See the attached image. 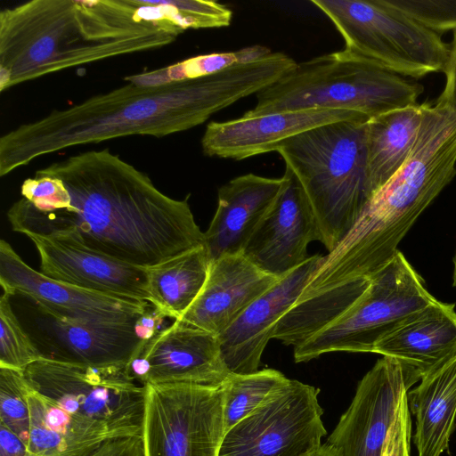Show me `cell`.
<instances>
[{"mask_svg":"<svg viewBox=\"0 0 456 456\" xmlns=\"http://www.w3.org/2000/svg\"><path fill=\"white\" fill-rule=\"evenodd\" d=\"M35 175L56 178V191L38 205L14 202L7 212L14 232L67 237L145 268L204 245L187 200L164 194L109 149L69 156Z\"/></svg>","mask_w":456,"mask_h":456,"instance_id":"obj_1","label":"cell"},{"mask_svg":"<svg viewBox=\"0 0 456 456\" xmlns=\"http://www.w3.org/2000/svg\"><path fill=\"white\" fill-rule=\"evenodd\" d=\"M288 71L277 53L221 72L159 86L133 83L53 110L0 138V176L37 158L118 137H164L189 130L216 112L257 94Z\"/></svg>","mask_w":456,"mask_h":456,"instance_id":"obj_2","label":"cell"},{"mask_svg":"<svg viewBox=\"0 0 456 456\" xmlns=\"http://www.w3.org/2000/svg\"><path fill=\"white\" fill-rule=\"evenodd\" d=\"M184 30L133 0H31L0 12V92L106 59L172 44Z\"/></svg>","mask_w":456,"mask_h":456,"instance_id":"obj_3","label":"cell"},{"mask_svg":"<svg viewBox=\"0 0 456 456\" xmlns=\"http://www.w3.org/2000/svg\"><path fill=\"white\" fill-rule=\"evenodd\" d=\"M367 121L323 125L276 150L302 187L329 252L353 228L372 196L367 177Z\"/></svg>","mask_w":456,"mask_h":456,"instance_id":"obj_4","label":"cell"},{"mask_svg":"<svg viewBox=\"0 0 456 456\" xmlns=\"http://www.w3.org/2000/svg\"><path fill=\"white\" fill-rule=\"evenodd\" d=\"M421 84L344 50L314 57L296 67L256 94L243 115L335 109L369 119L417 104Z\"/></svg>","mask_w":456,"mask_h":456,"instance_id":"obj_5","label":"cell"},{"mask_svg":"<svg viewBox=\"0 0 456 456\" xmlns=\"http://www.w3.org/2000/svg\"><path fill=\"white\" fill-rule=\"evenodd\" d=\"M29 385L102 440L141 436L146 386L127 366L38 360L23 371Z\"/></svg>","mask_w":456,"mask_h":456,"instance_id":"obj_6","label":"cell"},{"mask_svg":"<svg viewBox=\"0 0 456 456\" xmlns=\"http://www.w3.org/2000/svg\"><path fill=\"white\" fill-rule=\"evenodd\" d=\"M333 23L345 52L403 77L444 72L450 44L386 0H312Z\"/></svg>","mask_w":456,"mask_h":456,"instance_id":"obj_7","label":"cell"},{"mask_svg":"<svg viewBox=\"0 0 456 456\" xmlns=\"http://www.w3.org/2000/svg\"><path fill=\"white\" fill-rule=\"evenodd\" d=\"M436 299L398 249L355 304L294 347V360L306 362L331 352L373 353L379 340Z\"/></svg>","mask_w":456,"mask_h":456,"instance_id":"obj_8","label":"cell"},{"mask_svg":"<svg viewBox=\"0 0 456 456\" xmlns=\"http://www.w3.org/2000/svg\"><path fill=\"white\" fill-rule=\"evenodd\" d=\"M225 435L220 386H146L144 456H219Z\"/></svg>","mask_w":456,"mask_h":456,"instance_id":"obj_9","label":"cell"},{"mask_svg":"<svg viewBox=\"0 0 456 456\" xmlns=\"http://www.w3.org/2000/svg\"><path fill=\"white\" fill-rule=\"evenodd\" d=\"M319 393L288 379L225 432L219 456H303L319 447L327 435Z\"/></svg>","mask_w":456,"mask_h":456,"instance_id":"obj_10","label":"cell"},{"mask_svg":"<svg viewBox=\"0 0 456 456\" xmlns=\"http://www.w3.org/2000/svg\"><path fill=\"white\" fill-rule=\"evenodd\" d=\"M420 379L413 367L383 356L360 380L326 442L342 456H382L401 398Z\"/></svg>","mask_w":456,"mask_h":456,"instance_id":"obj_11","label":"cell"},{"mask_svg":"<svg viewBox=\"0 0 456 456\" xmlns=\"http://www.w3.org/2000/svg\"><path fill=\"white\" fill-rule=\"evenodd\" d=\"M0 284L4 293L24 297L47 314L70 322L135 324L151 305L53 280L27 265L4 240L0 241Z\"/></svg>","mask_w":456,"mask_h":456,"instance_id":"obj_12","label":"cell"},{"mask_svg":"<svg viewBox=\"0 0 456 456\" xmlns=\"http://www.w3.org/2000/svg\"><path fill=\"white\" fill-rule=\"evenodd\" d=\"M127 370L144 386H220L231 374L222 356L218 336L181 320H175L143 341Z\"/></svg>","mask_w":456,"mask_h":456,"instance_id":"obj_13","label":"cell"},{"mask_svg":"<svg viewBox=\"0 0 456 456\" xmlns=\"http://www.w3.org/2000/svg\"><path fill=\"white\" fill-rule=\"evenodd\" d=\"M30 302L34 310L19 320L43 359L97 367L128 366L143 343L135 324L66 321Z\"/></svg>","mask_w":456,"mask_h":456,"instance_id":"obj_14","label":"cell"},{"mask_svg":"<svg viewBox=\"0 0 456 456\" xmlns=\"http://www.w3.org/2000/svg\"><path fill=\"white\" fill-rule=\"evenodd\" d=\"M285 185L258 224L243 255L264 272L282 277L308 257L307 246L322 242L314 212L297 180L285 168Z\"/></svg>","mask_w":456,"mask_h":456,"instance_id":"obj_15","label":"cell"},{"mask_svg":"<svg viewBox=\"0 0 456 456\" xmlns=\"http://www.w3.org/2000/svg\"><path fill=\"white\" fill-rule=\"evenodd\" d=\"M369 120L358 112L335 109L279 111L208 124L201 139L206 156L240 160L276 150L290 138L323 125Z\"/></svg>","mask_w":456,"mask_h":456,"instance_id":"obj_16","label":"cell"},{"mask_svg":"<svg viewBox=\"0 0 456 456\" xmlns=\"http://www.w3.org/2000/svg\"><path fill=\"white\" fill-rule=\"evenodd\" d=\"M43 274L83 289L150 303L147 268L92 250L63 236L28 235Z\"/></svg>","mask_w":456,"mask_h":456,"instance_id":"obj_17","label":"cell"},{"mask_svg":"<svg viewBox=\"0 0 456 456\" xmlns=\"http://www.w3.org/2000/svg\"><path fill=\"white\" fill-rule=\"evenodd\" d=\"M322 258L321 255L311 256L282 276L218 336L230 373L248 374L259 370L263 352L279 321L298 299Z\"/></svg>","mask_w":456,"mask_h":456,"instance_id":"obj_18","label":"cell"},{"mask_svg":"<svg viewBox=\"0 0 456 456\" xmlns=\"http://www.w3.org/2000/svg\"><path fill=\"white\" fill-rule=\"evenodd\" d=\"M281 278L264 272L243 253L222 256L212 260L203 289L178 320L219 336Z\"/></svg>","mask_w":456,"mask_h":456,"instance_id":"obj_19","label":"cell"},{"mask_svg":"<svg viewBox=\"0 0 456 456\" xmlns=\"http://www.w3.org/2000/svg\"><path fill=\"white\" fill-rule=\"evenodd\" d=\"M286 182L252 173L230 180L218 190L217 207L204 245L211 260L242 253L255 229L281 194Z\"/></svg>","mask_w":456,"mask_h":456,"instance_id":"obj_20","label":"cell"},{"mask_svg":"<svg viewBox=\"0 0 456 456\" xmlns=\"http://www.w3.org/2000/svg\"><path fill=\"white\" fill-rule=\"evenodd\" d=\"M454 304L436 299L377 342L373 353L413 367L424 377L456 359Z\"/></svg>","mask_w":456,"mask_h":456,"instance_id":"obj_21","label":"cell"},{"mask_svg":"<svg viewBox=\"0 0 456 456\" xmlns=\"http://www.w3.org/2000/svg\"><path fill=\"white\" fill-rule=\"evenodd\" d=\"M407 401L415 417L418 456H441L449 448L456 423V359L422 377L407 392Z\"/></svg>","mask_w":456,"mask_h":456,"instance_id":"obj_22","label":"cell"},{"mask_svg":"<svg viewBox=\"0 0 456 456\" xmlns=\"http://www.w3.org/2000/svg\"><path fill=\"white\" fill-rule=\"evenodd\" d=\"M428 105L429 102L417 103L367 121V177L371 195L387 183L407 160Z\"/></svg>","mask_w":456,"mask_h":456,"instance_id":"obj_23","label":"cell"},{"mask_svg":"<svg viewBox=\"0 0 456 456\" xmlns=\"http://www.w3.org/2000/svg\"><path fill=\"white\" fill-rule=\"evenodd\" d=\"M211 262L201 245L148 267L150 303L167 318L180 319L203 289Z\"/></svg>","mask_w":456,"mask_h":456,"instance_id":"obj_24","label":"cell"},{"mask_svg":"<svg viewBox=\"0 0 456 456\" xmlns=\"http://www.w3.org/2000/svg\"><path fill=\"white\" fill-rule=\"evenodd\" d=\"M272 53L269 48L256 45L233 52L202 54L165 68L129 76L125 80L141 86H159L214 75L238 64L256 61Z\"/></svg>","mask_w":456,"mask_h":456,"instance_id":"obj_25","label":"cell"},{"mask_svg":"<svg viewBox=\"0 0 456 456\" xmlns=\"http://www.w3.org/2000/svg\"><path fill=\"white\" fill-rule=\"evenodd\" d=\"M287 378L274 369L253 373H231L222 383L225 432L259 407Z\"/></svg>","mask_w":456,"mask_h":456,"instance_id":"obj_26","label":"cell"},{"mask_svg":"<svg viewBox=\"0 0 456 456\" xmlns=\"http://www.w3.org/2000/svg\"><path fill=\"white\" fill-rule=\"evenodd\" d=\"M136 4L146 18L167 19L183 30L227 27L232 18V12L216 1L136 0Z\"/></svg>","mask_w":456,"mask_h":456,"instance_id":"obj_27","label":"cell"},{"mask_svg":"<svg viewBox=\"0 0 456 456\" xmlns=\"http://www.w3.org/2000/svg\"><path fill=\"white\" fill-rule=\"evenodd\" d=\"M43 359L20 323L11 304V296L0 298V367L20 371Z\"/></svg>","mask_w":456,"mask_h":456,"instance_id":"obj_28","label":"cell"},{"mask_svg":"<svg viewBox=\"0 0 456 456\" xmlns=\"http://www.w3.org/2000/svg\"><path fill=\"white\" fill-rule=\"evenodd\" d=\"M28 386L23 371L0 367V423L27 444L29 436V412L26 400Z\"/></svg>","mask_w":456,"mask_h":456,"instance_id":"obj_29","label":"cell"},{"mask_svg":"<svg viewBox=\"0 0 456 456\" xmlns=\"http://www.w3.org/2000/svg\"><path fill=\"white\" fill-rule=\"evenodd\" d=\"M441 36L456 31V0H386Z\"/></svg>","mask_w":456,"mask_h":456,"instance_id":"obj_30","label":"cell"},{"mask_svg":"<svg viewBox=\"0 0 456 456\" xmlns=\"http://www.w3.org/2000/svg\"><path fill=\"white\" fill-rule=\"evenodd\" d=\"M75 456H144L142 435L106 440Z\"/></svg>","mask_w":456,"mask_h":456,"instance_id":"obj_31","label":"cell"},{"mask_svg":"<svg viewBox=\"0 0 456 456\" xmlns=\"http://www.w3.org/2000/svg\"><path fill=\"white\" fill-rule=\"evenodd\" d=\"M444 73L445 85L436 104L456 111V31L450 44V54Z\"/></svg>","mask_w":456,"mask_h":456,"instance_id":"obj_32","label":"cell"},{"mask_svg":"<svg viewBox=\"0 0 456 456\" xmlns=\"http://www.w3.org/2000/svg\"><path fill=\"white\" fill-rule=\"evenodd\" d=\"M0 456H28L27 444L0 423Z\"/></svg>","mask_w":456,"mask_h":456,"instance_id":"obj_33","label":"cell"},{"mask_svg":"<svg viewBox=\"0 0 456 456\" xmlns=\"http://www.w3.org/2000/svg\"><path fill=\"white\" fill-rule=\"evenodd\" d=\"M303 456H342L339 450L325 442Z\"/></svg>","mask_w":456,"mask_h":456,"instance_id":"obj_34","label":"cell"},{"mask_svg":"<svg viewBox=\"0 0 456 456\" xmlns=\"http://www.w3.org/2000/svg\"><path fill=\"white\" fill-rule=\"evenodd\" d=\"M452 285L453 287H456V252L453 257Z\"/></svg>","mask_w":456,"mask_h":456,"instance_id":"obj_35","label":"cell"}]
</instances>
